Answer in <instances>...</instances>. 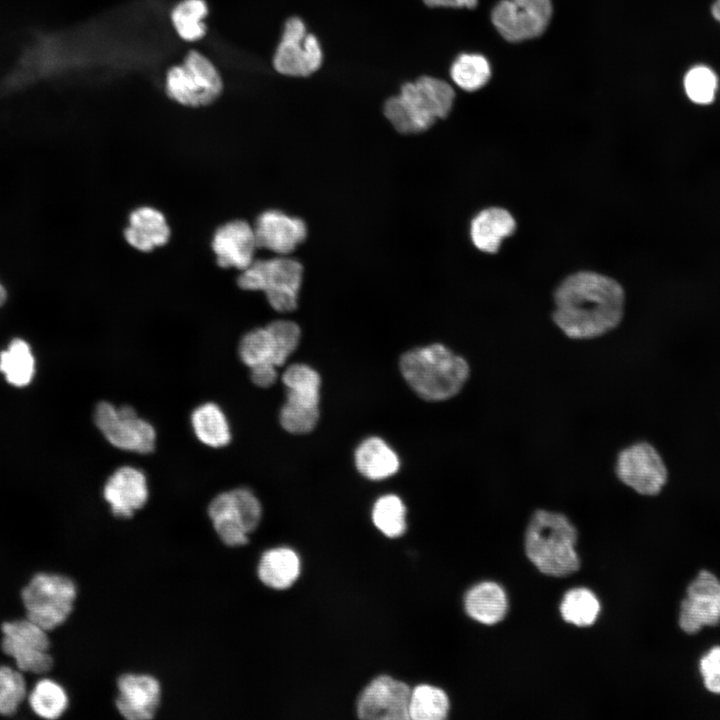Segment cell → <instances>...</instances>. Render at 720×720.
<instances>
[{
	"label": "cell",
	"instance_id": "obj_13",
	"mask_svg": "<svg viewBox=\"0 0 720 720\" xmlns=\"http://www.w3.org/2000/svg\"><path fill=\"white\" fill-rule=\"evenodd\" d=\"M552 13L551 0H500L491 11V22L505 40L518 43L543 34Z\"/></svg>",
	"mask_w": 720,
	"mask_h": 720
},
{
	"label": "cell",
	"instance_id": "obj_30",
	"mask_svg": "<svg viewBox=\"0 0 720 720\" xmlns=\"http://www.w3.org/2000/svg\"><path fill=\"white\" fill-rule=\"evenodd\" d=\"M449 699L440 688L421 684L411 690L409 718L413 720H444L449 712Z\"/></svg>",
	"mask_w": 720,
	"mask_h": 720
},
{
	"label": "cell",
	"instance_id": "obj_34",
	"mask_svg": "<svg viewBox=\"0 0 720 720\" xmlns=\"http://www.w3.org/2000/svg\"><path fill=\"white\" fill-rule=\"evenodd\" d=\"M241 361L250 367L272 363L276 365V347L267 327L255 328L247 332L239 343Z\"/></svg>",
	"mask_w": 720,
	"mask_h": 720
},
{
	"label": "cell",
	"instance_id": "obj_8",
	"mask_svg": "<svg viewBox=\"0 0 720 720\" xmlns=\"http://www.w3.org/2000/svg\"><path fill=\"white\" fill-rule=\"evenodd\" d=\"M282 382L286 387V401L280 410L281 426L296 435L311 432L320 415V375L306 364L295 363L286 368Z\"/></svg>",
	"mask_w": 720,
	"mask_h": 720
},
{
	"label": "cell",
	"instance_id": "obj_5",
	"mask_svg": "<svg viewBox=\"0 0 720 720\" xmlns=\"http://www.w3.org/2000/svg\"><path fill=\"white\" fill-rule=\"evenodd\" d=\"M303 279L299 261L287 255L254 260L237 279L240 288L263 291L270 306L278 312H291L297 307Z\"/></svg>",
	"mask_w": 720,
	"mask_h": 720
},
{
	"label": "cell",
	"instance_id": "obj_27",
	"mask_svg": "<svg viewBox=\"0 0 720 720\" xmlns=\"http://www.w3.org/2000/svg\"><path fill=\"white\" fill-rule=\"evenodd\" d=\"M491 73L488 59L479 53H461L456 56L449 68L452 82L466 92L483 88L490 80Z\"/></svg>",
	"mask_w": 720,
	"mask_h": 720
},
{
	"label": "cell",
	"instance_id": "obj_39",
	"mask_svg": "<svg viewBox=\"0 0 720 720\" xmlns=\"http://www.w3.org/2000/svg\"><path fill=\"white\" fill-rule=\"evenodd\" d=\"M277 366L272 363H263L250 367V378L253 384L261 388H268L275 384L278 374Z\"/></svg>",
	"mask_w": 720,
	"mask_h": 720
},
{
	"label": "cell",
	"instance_id": "obj_3",
	"mask_svg": "<svg viewBox=\"0 0 720 720\" xmlns=\"http://www.w3.org/2000/svg\"><path fill=\"white\" fill-rule=\"evenodd\" d=\"M400 371L410 388L426 401H444L457 395L470 375L468 362L442 344L405 352Z\"/></svg>",
	"mask_w": 720,
	"mask_h": 720
},
{
	"label": "cell",
	"instance_id": "obj_18",
	"mask_svg": "<svg viewBox=\"0 0 720 720\" xmlns=\"http://www.w3.org/2000/svg\"><path fill=\"white\" fill-rule=\"evenodd\" d=\"M103 498L114 517L132 518L146 505L149 498L145 473L131 465L119 467L105 482Z\"/></svg>",
	"mask_w": 720,
	"mask_h": 720
},
{
	"label": "cell",
	"instance_id": "obj_17",
	"mask_svg": "<svg viewBox=\"0 0 720 720\" xmlns=\"http://www.w3.org/2000/svg\"><path fill=\"white\" fill-rule=\"evenodd\" d=\"M161 699V683L152 674L125 672L116 679L115 708L126 720L153 719L159 711Z\"/></svg>",
	"mask_w": 720,
	"mask_h": 720
},
{
	"label": "cell",
	"instance_id": "obj_32",
	"mask_svg": "<svg viewBox=\"0 0 720 720\" xmlns=\"http://www.w3.org/2000/svg\"><path fill=\"white\" fill-rule=\"evenodd\" d=\"M33 711L44 719H57L66 711L69 700L65 689L51 679L39 681L29 696Z\"/></svg>",
	"mask_w": 720,
	"mask_h": 720
},
{
	"label": "cell",
	"instance_id": "obj_22",
	"mask_svg": "<svg viewBox=\"0 0 720 720\" xmlns=\"http://www.w3.org/2000/svg\"><path fill=\"white\" fill-rule=\"evenodd\" d=\"M124 237L133 248L141 252H150L168 242L170 228L162 212L144 206L130 214Z\"/></svg>",
	"mask_w": 720,
	"mask_h": 720
},
{
	"label": "cell",
	"instance_id": "obj_38",
	"mask_svg": "<svg viewBox=\"0 0 720 720\" xmlns=\"http://www.w3.org/2000/svg\"><path fill=\"white\" fill-rule=\"evenodd\" d=\"M697 670L705 691L720 696V644L711 645L700 655Z\"/></svg>",
	"mask_w": 720,
	"mask_h": 720
},
{
	"label": "cell",
	"instance_id": "obj_11",
	"mask_svg": "<svg viewBox=\"0 0 720 720\" xmlns=\"http://www.w3.org/2000/svg\"><path fill=\"white\" fill-rule=\"evenodd\" d=\"M677 625L688 636L720 625V578L702 568L687 583L678 604Z\"/></svg>",
	"mask_w": 720,
	"mask_h": 720
},
{
	"label": "cell",
	"instance_id": "obj_35",
	"mask_svg": "<svg viewBox=\"0 0 720 720\" xmlns=\"http://www.w3.org/2000/svg\"><path fill=\"white\" fill-rule=\"evenodd\" d=\"M25 695L26 684L21 673L10 667L0 666V714H14Z\"/></svg>",
	"mask_w": 720,
	"mask_h": 720
},
{
	"label": "cell",
	"instance_id": "obj_42",
	"mask_svg": "<svg viewBox=\"0 0 720 720\" xmlns=\"http://www.w3.org/2000/svg\"><path fill=\"white\" fill-rule=\"evenodd\" d=\"M7 297V292L4 288V286L0 283V306L3 305Z\"/></svg>",
	"mask_w": 720,
	"mask_h": 720
},
{
	"label": "cell",
	"instance_id": "obj_10",
	"mask_svg": "<svg viewBox=\"0 0 720 720\" xmlns=\"http://www.w3.org/2000/svg\"><path fill=\"white\" fill-rule=\"evenodd\" d=\"M323 60L319 38L308 32L301 17H289L273 54L275 71L286 77L307 78L320 70Z\"/></svg>",
	"mask_w": 720,
	"mask_h": 720
},
{
	"label": "cell",
	"instance_id": "obj_36",
	"mask_svg": "<svg viewBox=\"0 0 720 720\" xmlns=\"http://www.w3.org/2000/svg\"><path fill=\"white\" fill-rule=\"evenodd\" d=\"M684 88L687 96L694 103H711L717 89L716 75L706 66H696L687 72Z\"/></svg>",
	"mask_w": 720,
	"mask_h": 720
},
{
	"label": "cell",
	"instance_id": "obj_28",
	"mask_svg": "<svg viewBox=\"0 0 720 720\" xmlns=\"http://www.w3.org/2000/svg\"><path fill=\"white\" fill-rule=\"evenodd\" d=\"M597 596L585 587L568 590L560 603L563 620L577 627H588L595 623L600 614Z\"/></svg>",
	"mask_w": 720,
	"mask_h": 720
},
{
	"label": "cell",
	"instance_id": "obj_9",
	"mask_svg": "<svg viewBox=\"0 0 720 720\" xmlns=\"http://www.w3.org/2000/svg\"><path fill=\"white\" fill-rule=\"evenodd\" d=\"M223 88L221 76L214 64L203 54L190 51L181 65L167 72L166 90L176 102L190 107L212 103Z\"/></svg>",
	"mask_w": 720,
	"mask_h": 720
},
{
	"label": "cell",
	"instance_id": "obj_25",
	"mask_svg": "<svg viewBox=\"0 0 720 720\" xmlns=\"http://www.w3.org/2000/svg\"><path fill=\"white\" fill-rule=\"evenodd\" d=\"M354 459L359 473L370 480L391 477L400 467L398 455L379 437H369L362 441L355 451Z\"/></svg>",
	"mask_w": 720,
	"mask_h": 720
},
{
	"label": "cell",
	"instance_id": "obj_16",
	"mask_svg": "<svg viewBox=\"0 0 720 720\" xmlns=\"http://www.w3.org/2000/svg\"><path fill=\"white\" fill-rule=\"evenodd\" d=\"M409 686L391 676L373 679L361 692L356 712L365 720H407L409 718Z\"/></svg>",
	"mask_w": 720,
	"mask_h": 720
},
{
	"label": "cell",
	"instance_id": "obj_14",
	"mask_svg": "<svg viewBox=\"0 0 720 720\" xmlns=\"http://www.w3.org/2000/svg\"><path fill=\"white\" fill-rule=\"evenodd\" d=\"M615 473L624 485L643 496L659 494L668 477L662 457L647 442H637L622 449L616 458Z\"/></svg>",
	"mask_w": 720,
	"mask_h": 720
},
{
	"label": "cell",
	"instance_id": "obj_41",
	"mask_svg": "<svg viewBox=\"0 0 720 720\" xmlns=\"http://www.w3.org/2000/svg\"><path fill=\"white\" fill-rule=\"evenodd\" d=\"M711 12L713 17L720 22V0H716L712 5Z\"/></svg>",
	"mask_w": 720,
	"mask_h": 720
},
{
	"label": "cell",
	"instance_id": "obj_24",
	"mask_svg": "<svg viewBox=\"0 0 720 720\" xmlns=\"http://www.w3.org/2000/svg\"><path fill=\"white\" fill-rule=\"evenodd\" d=\"M299 574V556L289 547H274L266 550L257 564V576L261 583L275 590L289 588Z\"/></svg>",
	"mask_w": 720,
	"mask_h": 720
},
{
	"label": "cell",
	"instance_id": "obj_4",
	"mask_svg": "<svg viewBox=\"0 0 720 720\" xmlns=\"http://www.w3.org/2000/svg\"><path fill=\"white\" fill-rule=\"evenodd\" d=\"M576 543L577 530L564 514L540 509L531 516L524 548L542 574L562 577L575 573L580 567Z\"/></svg>",
	"mask_w": 720,
	"mask_h": 720
},
{
	"label": "cell",
	"instance_id": "obj_40",
	"mask_svg": "<svg viewBox=\"0 0 720 720\" xmlns=\"http://www.w3.org/2000/svg\"><path fill=\"white\" fill-rule=\"evenodd\" d=\"M429 8H475L478 0H421Z\"/></svg>",
	"mask_w": 720,
	"mask_h": 720
},
{
	"label": "cell",
	"instance_id": "obj_20",
	"mask_svg": "<svg viewBox=\"0 0 720 720\" xmlns=\"http://www.w3.org/2000/svg\"><path fill=\"white\" fill-rule=\"evenodd\" d=\"M254 231L258 247L278 255L292 253L307 236V227L302 219L274 209L258 216Z\"/></svg>",
	"mask_w": 720,
	"mask_h": 720
},
{
	"label": "cell",
	"instance_id": "obj_23",
	"mask_svg": "<svg viewBox=\"0 0 720 720\" xmlns=\"http://www.w3.org/2000/svg\"><path fill=\"white\" fill-rule=\"evenodd\" d=\"M464 607L467 615L473 620L484 625H494L504 619L508 609V599L499 584L485 581L467 591Z\"/></svg>",
	"mask_w": 720,
	"mask_h": 720
},
{
	"label": "cell",
	"instance_id": "obj_21",
	"mask_svg": "<svg viewBox=\"0 0 720 720\" xmlns=\"http://www.w3.org/2000/svg\"><path fill=\"white\" fill-rule=\"evenodd\" d=\"M516 230L513 215L502 207H488L479 211L470 224L473 245L481 252L495 254L502 241Z\"/></svg>",
	"mask_w": 720,
	"mask_h": 720
},
{
	"label": "cell",
	"instance_id": "obj_33",
	"mask_svg": "<svg viewBox=\"0 0 720 720\" xmlns=\"http://www.w3.org/2000/svg\"><path fill=\"white\" fill-rule=\"evenodd\" d=\"M372 521L385 536L389 538L401 536L407 526L403 501L393 494L381 496L373 506Z\"/></svg>",
	"mask_w": 720,
	"mask_h": 720
},
{
	"label": "cell",
	"instance_id": "obj_6",
	"mask_svg": "<svg viewBox=\"0 0 720 720\" xmlns=\"http://www.w3.org/2000/svg\"><path fill=\"white\" fill-rule=\"evenodd\" d=\"M207 513L221 543L239 548L248 544L259 526L262 505L251 489L237 487L217 494L208 504Z\"/></svg>",
	"mask_w": 720,
	"mask_h": 720
},
{
	"label": "cell",
	"instance_id": "obj_26",
	"mask_svg": "<svg viewBox=\"0 0 720 720\" xmlns=\"http://www.w3.org/2000/svg\"><path fill=\"white\" fill-rule=\"evenodd\" d=\"M191 425L197 439L206 446L221 448L231 441V428L224 411L213 402L196 407Z\"/></svg>",
	"mask_w": 720,
	"mask_h": 720
},
{
	"label": "cell",
	"instance_id": "obj_15",
	"mask_svg": "<svg viewBox=\"0 0 720 720\" xmlns=\"http://www.w3.org/2000/svg\"><path fill=\"white\" fill-rule=\"evenodd\" d=\"M2 650L11 656L23 672L45 673L53 666L47 631L28 618L5 622Z\"/></svg>",
	"mask_w": 720,
	"mask_h": 720
},
{
	"label": "cell",
	"instance_id": "obj_29",
	"mask_svg": "<svg viewBox=\"0 0 720 720\" xmlns=\"http://www.w3.org/2000/svg\"><path fill=\"white\" fill-rule=\"evenodd\" d=\"M34 357L29 345L22 339H14L0 353V371L6 380L17 387L29 384L34 375Z\"/></svg>",
	"mask_w": 720,
	"mask_h": 720
},
{
	"label": "cell",
	"instance_id": "obj_12",
	"mask_svg": "<svg viewBox=\"0 0 720 720\" xmlns=\"http://www.w3.org/2000/svg\"><path fill=\"white\" fill-rule=\"evenodd\" d=\"M94 422L106 440L118 449L147 454L155 448V428L129 405L115 407L102 401L95 408Z\"/></svg>",
	"mask_w": 720,
	"mask_h": 720
},
{
	"label": "cell",
	"instance_id": "obj_7",
	"mask_svg": "<svg viewBox=\"0 0 720 720\" xmlns=\"http://www.w3.org/2000/svg\"><path fill=\"white\" fill-rule=\"evenodd\" d=\"M76 597L74 581L60 574L39 573L22 591L27 618L46 631L59 627L69 618Z\"/></svg>",
	"mask_w": 720,
	"mask_h": 720
},
{
	"label": "cell",
	"instance_id": "obj_31",
	"mask_svg": "<svg viewBox=\"0 0 720 720\" xmlns=\"http://www.w3.org/2000/svg\"><path fill=\"white\" fill-rule=\"evenodd\" d=\"M208 7L205 0H182L171 12L172 24L178 35L186 41L201 39L206 33L203 19Z\"/></svg>",
	"mask_w": 720,
	"mask_h": 720
},
{
	"label": "cell",
	"instance_id": "obj_19",
	"mask_svg": "<svg viewBox=\"0 0 720 720\" xmlns=\"http://www.w3.org/2000/svg\"><path fill=\"white\" fill-rule=\"evenodd\" d=\"M211 245L219 266L241 271L255 260L258 248L254 227L244 220H233L220 226Z\"/></svg>",
	"mask_w": 720,
	"mask_h": 720
},
{
	"label": "cell",
	"instance_id": "obj_1",
	"mask_svg": "<svg viewBox=\"0 0 720 720\" xmlns=\"http://www.w3.org/2000/svg\"><path fill=\"white\" fill-rule=\"evenodd\" d=\"M553 321L568 337L589 340L603 336L622 321L625 294L613 278L593 271L567 276L554 292Z\"/></svg>",
	"mask_w": 720,
	"mask_h": 720
},
{
	"label": "cell",
	"instance_id": "obj_37",
	"mask_svg": "<svg viewBox=\"0 0 720 720\" xmlns=\"http://www.w3.org/2000/svg\"><path fill=\"white\" fill-rule=\"evenodd\" d=\"M266 327L275 343L276 365L277 367L282 366L299 344L301 337L300 327L290 320H275Z\"/></svg>",
	"mask_w": 720,
	"mask_h": 720
},
{
	"label": "cell",
	"instance_id": "obj_2",
	"mask_svg": "<svg viewBox=\"0 0 720 720\" xmlns=\"http://www.w3.org/2000/svg\"><path fill=\"white\" fill-rule=\"evenodd\" d=\"M456 93L446 80L420 75L401 84L397 94L383 105L385 118L401 134H417L431 128L451 112Z\"/></svg>",
	"mask_w": 720,
	"mask_h": 720
}]
</instances>
